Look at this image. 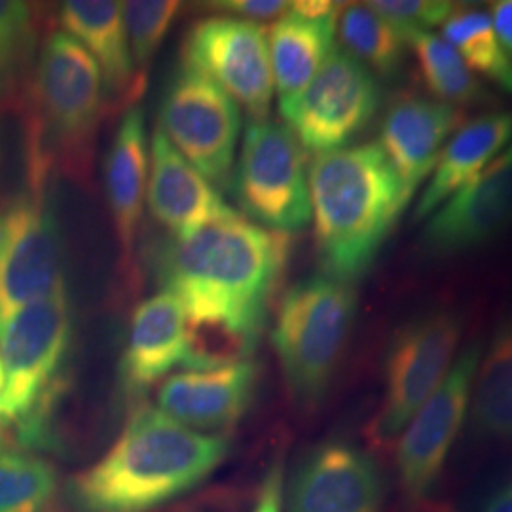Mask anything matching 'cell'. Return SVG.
Listing matches in <instances>:
<instances>
[{"mask_svg": "<svg viewBox=\"0 0 512 512\" xmlns=\"http://www.w3.org/2000/svg\"><path fill=\"white\" fill-rule=\"evenodd\" d=\"M222 437L203 435L160 408H139L109 452L65 488L74 512H150L186 494L228 456Z\"/></svg>", "mask_w": 512, "mask_h": 512, "instance_id": "cell-1", "label": "cell"}, {"mask_svg": "<svg viewBox=\"0 0 512 512\" xmlns=\"http://www.w3.org/2000/svg\"><path fill=\"white\" fill-rule=\"evenodd\" d=\"M289 255V234L266 230L234 211L167 241L158 279L186 311L230 313L264 325Z\"/></svg>", "mask_w": 512, "mask_h": 512, "instance_id": "cell-2", "label": "cell"}, {"mask_svg": "<svg viewBox=\"0 0 512 512\" xmlns=\"http://www.w3.org/2000/svg\"><path fill=\"white\" fill-rule=\"evenodd\" d=\"M308 186L321 268L351 283L372 266L412 198L378 143L315 156Z\"/></svg>", "mask_w": 512, "mask_h": 512, "instance_id": "cell-3", "label": "cell"}, {"mask_svg": "<svg viewBox=\"0 0 512 512\" xmlns=\"http://www.w3.org/2000/svg\"><path fill=\"white\" fill-rule=\"evenodd\" d=\"M29 165L35 194L55 167L82 173L107 103L103 74L76 38L54 31L42 42L31 86Z\"/></svg>", "mask_w": 512, "mask_h": 512, "instance_id": "cell-4", "label": "cell"}, {"mask_svg": "<svg viewBox=\"0 0 512 512\" xmlns=\"http://www.w3.org/2000/svg\"><path fill=\"white\" fill-rule=\"evenodd\" d=\"M355 311L357 296L351 285L329 275L306 277L283 296L272 344L296 403L310 406L325 395Z\"/></svg>", "mask_w": 512, "mask_h": 512, "instance_id": "cell-5", "label": "cell"}, {"mask_svg": "<svg viewBox=\"0 0 512 512\" xmlns=\"http://www.w3.org/2000/svg\"><path fill=\"white\" fill-rule=\"evenodd\" d=\"M71 338L73 311L65 287L18 311L0 329L4 431L57 404Z\"/></svg>", "mask_w": 512, "mask_h": 512, "instance_id": "cell-6", "label": "cell"}, {"mask_svg": "<svg viewBox=\"0 0 512 512\" xmlns=\"http://www.w3.org/2000/svg\"><path fill=\"white\" fill-rule=\"evenodd\" d=\"M239 209L274 232H294L311 219L310 186L302 147L289 126L249 122L232 175Z\"/></svg>", "mask_w": 512, "mask_h": 512, "instance_id": "cell-7", "label": "cell"}, {"mask_svg": "<svg viewBox=\"0 0 512 512\" xmlns=\"http://www.w3.org/2000/svg\"><path fill=\"white\" fill-rule=\"evenodd\" d=\"M380 97L372 71L334 48L310 84L279 110L300 147L319 156L349 147L376 116Z\"/></svg>", "mask_w": 512, "mask_h": 512, "instance_id": "cell-8", "label": "cell"}, {"mask_svg": "<svg viewBox=\"0 0 512 512\" xmlns=\"http://www.w3.org/2000/svg\"><path fill=\"white\" fill-rule=\"evenodd\" d=\"M160 129L209 183L228 184L241 133V112L219 84L181 65L165 88Z\"/></svg>", "mask_w": 512, "mask_h": 512, "instance_id": "cell-9", "label": "cell"}, {"mask_svg": "<svg viewBox=\"0 0 512 512\" xmlns=\"http://www.w3.org/2000/svg\"><path fill=\"white\" fill-rule=\"evenodd\" d=\"M461 321L452 311H431L397 332L385 361V395L372 423L378 440L399 437L454 365Z\"/></svg>", "mask_w": 512, "mask_h": 512, "instance_id": "cell-10", "label": "cell"}, {"mask_svg": "<svg viewBox=\"0 0 512 512\" xmlns=\"http://www.w3.org/2000/svg\"><path fill=\"white\" fill-rule=\"evenodd\" d=\"M183 65L219 84L253 118H268L274 73L266 29L249 19L213 16L196 21L183 42Z\"/></svg>", "mask_w": 512, "mask_h": 512, "instance_id": "cell-11", "label": "cell"}, {"mask_svg": "<svg viewBox=\"0 0 512 512\" xmlns=\"http://www.w3.org/2000/svg\"><path fill=\"white\" fill-rule=\"evenodd\" d=\"M65 287L61 234L40 194L0 211V329L18 313Z\"/></svg>", "mask_w": 512, "mask_h": 512, "instance_id": "cell-12", "label": "cell"}, {"mask_svg": "<svg viewBox=\"0 0 512 512\" xmlns=\"http://www.w3.org/2000/svg\"><path fill=\"white\" fill-rule=\"evenodd\" d=\"M480 348L471 346L404 427L397 446V471L404 494L423 499L439 482L450 448L461 431L473 395Z\"/></svg>", "mask_w": 512, "mask_h": 512, "instance_id": "cell-13", "label": "cell"}, {"mask_svg": "<svg viewBox=\"0 0 512 512\" xmlns=\"http://www.w3.org/2000/svg\"><path fill=\"white\" fill-rule=\"evenodd\" d=\"M512 226V145L437 209L423 228L429 251L450 255L478 247Z\"/></svg>", "mask_w": 512, "mask_h": 512, "instance_id": "cell-14", "label": "cell"}, {"mask_svg": "<svg viewBox=\"0 0 512 512\" xmlns=\"http://www.w3.org/2000/svg\"><path fill=\"white\" fill-rule=\"evenodd\" d=\"M382 476L361 450L330 442L313 450L287 488L289 512H380Z\"/></svg>", "mask_w": 512, "mask_h": 512, "instance_id": "cell-15", "label": "cell"}, {"mask_svg": "<svg viewBox=\"0 0 512 512\" xmlns=\"http://www.w3.org/2000/svg\"><path fill=\"white\" fill-rule=\"evenodd\" d=\"M463 120L450 103L403 95L391 103L380 129V147L412 198L431 171L448 137Z\"/></svg>", "mask_w": 512, "mask_h": 512, "instance_id": "cell-16", "label": "cell"}, {"mask_svg": "<svg viewBox=\"0 0 512 512\" xmlns=\"http://www.w3.org/2000/svg\"><path fill=\"white\" fill-rule=\"evenodd\" d=\"M258 370L251 361L211 370H186L165 380L160 410L194 431H219L236 425L255 393Z\"/></svg>", "mask_w": 512, "mask_h": 512, "instance_id": "cell-17", "label": "cell"}, {"mask_svg": "<svg viewBox=\"0 0 512 512\" xmlns=\"http://www.w3.org/2000/svg\"><path fill=\"white\" fill-rule=\"evenodd\" d=\"M148 164V209L175 238L207 220L234 213L213 183L167 141L160 128L152 133Z\"/></svg>", "mask_w": 512, "mask_h": 512, "instance_id": "cell-18", "label": "cell"}, {"mask_svg": "<svg viewBox=\"0 0 512 512\" xmlns=\"http://www.w3.org/2000/svg\"><path fill=\"white\" fill-rule=\"evenodd\" d=\"M184 306L167 291L143 300L131 315L128 346L118 366L120 389L139 399L183 361Z\"/></svg>", "mask_w": 512, "mask_h": 512, "instance_id": "cell-19", "label": "cell"}, {"mask_svg": "<svg viewBox=\"0 0 512 512\" xmlns=\"http://www.w3.org/2000/svg\"><path fill=\"white\" fill-rule=\"evenodd\" d=\"M61 31L76 38L97 61L109 103L129 109L145 92V80L137 73L122 16V2L71 0L59 8Z\"/></svg>", "mask_w": 512, "mask_h": 512, "instance_id": "cell-20", "label": "cell"}, {"mask_svg": "<svg viewBox=\"0 0 512 512\" xmlns=\"http://www.w3.org/2000/svg\"><path fill=\"white\" fill-rule=\"evenodd\" d=\"M147 173L145 116L139 107H129L120 118L103 164L110 215L126 262H131L135 253L147 192Z\"/></svg>", "mask_w": 512, "mask_h": 512, "instance_id": "cell-21", "label": "cell"}, {"mask_svg": "<svg viewBox=\"0 0 512 512\" xmlns=\"http://www.w3.org/2000/svg\"><path fill=\"white\" fill-rule=\"evenodd\" d=\"M511 139L512 116L507 112L478 116L458 129L440 152L435 173L416 207V219L435 213L444 200L492 164Z\"/></svg>", "mask_w": 512, "mask_h": 512, "instance_id": "cell-22", "label": "cell"}, {"mask_svg": "<svg viewBox=\"0 0 512 512\" xmlns=\"http://www.w3.org/2000/svg\"><path fill=\"white\" fill-rule=\"evenodd\" d=\"M336 21L338 16L302 18L291 8L285 16L275 19L268 46L279 105L302 92L334 52Z\"/></svg>", "mask_w": 512, "mask_h": 512, "instance_id": "cell-23", "label": "cell"}, {"mask_svg": "<svg viewBox=\"0 0 512 512\" xmlns=\"http://www.w3.org/2000/svg\"><path fill=\"white\" fill-rule=\"evenodd\" d=\"M264 325L251 319L184 310L183 363L190 370H211L249 361Z\"/></svg>", "mask_w": 512, "mask_h": 512, "instance_id": "cell-24", "label": "cell"}, {"mask_svg": "<svg viewBox=\"0 0 512 512\" xmlns=\"http://www.w3.org/2000/svg\"><path fill=\"white\" fill-rule=\"evenodd\" d=\"M471 397L476 435L512 440V317L495 332L476 372Z\"/></svg>", "mask_w": 512, "mask_h": 512, "instance_id": "cell-25", "label": "cell"}, {"mask_svg": "<svg viewBox=\"0 0 512 512\" xmlns=\"http://www.w3.org/2000/svg\"><path fill=\"white\" fill-rule=\"evenodd\" d=\"M442 33L444 40L467 61L469 69L512 93V55L495 35L490 14L471 6H456L444 21Z\"/></svg>", "mask_w": 512, "mask_h": 512, "instance_id": "cell-26", "label": "cell"}, {"mask_svg": "<svg viewBox=\"0 0 512 512\" xmlns=\"http://www.w3.org/2000/svg\"><path fill=\"white\" fill-rule=\"evenodd\" d=\"M57 484L50 461L14 444L0 446V512H46Z\"/></svg>", "mask_w": 512, "mask_h": 512, "instance_id": "cell-27", "label": "cell"}, {"mask_svg": "<svg viewBox=\"0 0 512 512\" xmlns=\"http://www.w3.org/2000/svg\"><path fill=\"white\" fill-rule=\"evenodd\" d=\"M338 33L346 52L378 73H395L403 61L406 40L368 4H346L338 14Z\"/></svg>", "mask_w": 512, "mask_h": 512, "instance_id": "cell-28", "label": "cell"}, {"mask_svg": "<svg viewBox=\"0 0 512 512\" xmlns=\"http://www.w3.org/2000/svg\"><path fill=\"white\" fill-rule=\"evenodd\" d=\"M406 42L420 61L423 82L442 103H471L480 99V82L444 38L429 31H416L408 35Z\"/></svg>", "mask_w": 512, "mask_h": 512, "instance_id": "cell-29", "label": "cell"}, {"mask_svg": "<svg viewBox=\"0 0 512 512\" xmlns=\"http://www.w3.org/2000/svg\"><path fill=\"white\" fill-rule=\"evenodd\" d=\"M37 48V23L27 2L0 0V99L16 92Z\"/></svg>", "mask_w": 512, "mask_h": 512, "instance_id": "cell-30", "label": "cell"}, {"mask_svg": "<svg viewBox=\"0 0 512 512\" xmlns=\"http://www.w3.org/2000/svg\"><path fill=\"white\" fill-rule=\"evenodd\" d=\"M181 2L173 0H131L122 2V16L129 38V48L137 73L145 80L152 57L167 37L181 12Z\"/></svg>", "mask_w": 512, "mask_h": 512, "instance_id": "cell-31", "label": "cell"}, {"mask_svg": "<svg viewBox=\"0 0 512 512\" xmlns=\"http://www.w3.org/2000/svg\"><path fill=\"white\" fill-rule=\"evenodd\" d=\"M366 4L393 25L404 40L416 31L444 25L456 10V4L448 0H374Z\"/></svg>", "mask_w": 512, "mask_h": 512, "instance_id": "cell-32", "label": "cell"}, {"mask_svg": "<svg viewBox=\"0 0 512 512\" xmlns=\"http://www.w3.org/2000/svg\"><path fill=\"white\" fill-rule=\"evenodd\" d=\"M211 10H220L228 14H236L241 19L249 21H268V19L281 18L289 12L291 2L279 0H222V2H209Z\"/></svg>", "mask_w": 512, "mask_h": 512, "instance_id": "cell-33", "label": "cell"}, {"mask_svg": "<svg viewBox=\"0 0 512 512\" xmlns=\"http://www.w3.org/2000/svg\"><path fill=\"white\" fill-rule=\"evenodd\" d=\"M283 465L275 463L264 478L253 512H283Z\"/></svg>", "mask_w": 512, "mask_h": 512, "instance_id": "cell-34", "label": "cell"}, {"mask_svg": "<svg viewBox=\"0 0 512 512\" xmlns=\"http://www.w3.org/2000/svg\"><path fill=\"white\" fill-rule=\"evenodd\" d=\"M495 35L503 48L512 55V0H499L490 8Z\"/></svg>", "mask_w": 512, "mask_h": 512, "instance_id": "cell-35", "label": "cell"}, {"mask_svg": "<svg viewBox=\"0 0 512 512\" xmlns=\"http://www.w3.org/2000/svg\"><path fill=\"white\" fill-rule=\"evenodd\" d=\"M340 6L342 4L330 2V0H298V2H291V12L302 18H334L340 14Z\"/></svg>", "mask_w": 512, "mask_h": 512, "instance_id": "cell-36", "label": "cell"}, {"mask_svg": "<svg viewBox=\"0 0 512 512\" xmlns=\"http://www.w3.org/2000/svg\"><path fill=\"white\" fill-rule=\"evenodd\" d=\"M484 512H512V480L488 501Z\"/></svg>", "mask_w": 512, "mask_h": 512, "instance_id": "cell-37", "label": "cell"}, {"mask_svg": "<svg viewBox=\"0 0 512 512\" xmlns=\"http://www.w3.org/2000/svg\"><path fill=\"white\" fill-rule=\"evenodd\" d=\"M0 389H2V366H0Z\"/></svg>", "mask_w": 512, "mask_h": 512, "instance_id": "cell-38", "label": "cell"}]
</instances>
